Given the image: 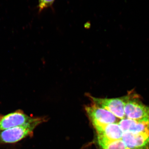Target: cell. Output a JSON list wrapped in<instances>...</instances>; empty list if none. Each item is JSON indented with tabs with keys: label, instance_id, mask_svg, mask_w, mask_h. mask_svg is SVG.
<instances>
[{
	"label": "cell",
	"instance_id": "6da1fadb",
	"mask_svg": "<svg viewBox=\"0 0 149 149\" xmlns=\"http://www.w3.org/2000/svg\"><path fill=\"white\" fill-rule=\"evenodd\" d=\"M46 119V117H38L36 120L27 124L0 131V144L15 143L27 137H32L35 128L45 122Z\"/></svg>",
	"mask_w": 149,
	"mask_h": 149
},
{
	"label": "cell",
	"instance_id": "7a4b0ae2",
	"mask_svg": "<svg viewBox=\"0 0 149 149\" xmlns=\"http://www.w3.org/2000/svg\"><path fill=\"white\" fill-rule=\"evenodd\" d=\"M125 117L136 120H149V106L144 104L136 93L130 91L124 96Z\"/></svg>",
	"mask_w": 149,
	"mask_h": 149
},
{
	"label": "cell",
	"instance_id": "3957f363",
	"mask_svg": "<svg viewBox=\"0 0 149 149\" xmlns=\"http://www.w3.org/2000/svg\"><path fill=\"white\" fill-rule=\"evenodd\" d=\"M85 110L96 130L111 123H118L120 121L109 111L92 104L85 107Z\"/></svg>",
	"mask_w": 149,
	"mask_h": 149
},
{
	"label": "cell",
	"instance_id": "277c9868",
	"mask_svg": "<svg viewBox=\"0 0 149 149\" xmlns=\"http://www.w3.org/2000/svg\"><path fill=\"white\" fill-rule=\"evenodd\" d=\"M87 96L93 104L109 111L120 120L125 118L124 96L114 98H100L93 97L89 94H87Z\"/></svg>",
	"mask_w": 149,
	"mask_h": 149
},
{
	"label": "cell",
	"instance_id": "5b68a950",
	"mask_svg": "<svg viewBox=\"0 0 149 149\" xmlns=\"http://www.w3.org/2000/svg\"><path fill=\"white\" fill-rule=\"evenodd\" d=\"M38 117L29 116L21 109L6 115L0 114V131L32 122Z\"/></svg>",
	"mask_w": 149,
	"mask_h": 149
},
{
	"label": "cell",
	"instance_id": "8992f818",
	"mask_svg": "<svg viewBox=\"0 0 149 149\" xmlns=\"http://www.w3.org/2000/svg\"><path fill=\"white\" fill-rule=\"evenodd\" d=\"M123 132L145 134L149 136V120H136L127 118L118 123Z\"/></svg>",
	"mask_w": 149,
	"mask_h": 149
},
{
	"label": "cell",
	"instance_id": "52a82bcc",
	"mask_svg": "<svg viewBox=\"0 0 149 149\" xmlns=\"http://www.w3.org/2000/svg\"><path fill=\"white\" fill-rule=\"evenodd\" d=\"M121 140L129 149H140L149 146V136L145 134L123 132Z\"/></svg>",
	"mask_w": 149,
	"mask_h": 149
},
{
	"label": "cell",
	"instance_id": "ba28073f",
	"mask_svg": "<svg viewBox=\"0 0 149 149\" xmlns=\"http://www.w3.org/2000/svg\"><path fill=\"white\" fill-rule=\"evenodd\" d=\"M97 138L103 139L108 142L120 140L123 132L118 123H111L102 128L96 130Z\"/></svg>",
	"mask_w": 149,
	"mask_h": 149
},
{
	"label": "cell",
	"instance_id": "9c48e42d",
	"mask_svg": "<svg viewBox=\"0 0 149 149\" xmlns=\"http://www.w3.org/2000/svg\"><path fill=\"white\" fill-rule=\"evenodd\" d=\"M99 146L100 149H129L121 139L110 141Z\"/></svg>",
	"mask_w": 149,
	"mask_h": 149
},
{
	"label": "cell",
	"instance_id": "30bf717a",
	"mask_svg": "<svg viewBox=\"0 0 149 149\" xmlns=\"http://www.w3.org/2000/svg\"><path fill=\"white\" fill-rule=\"evenodd\" d=\"M55 1V0H39L38 8L39 12H41L45 9L51 7L54 3Z\"/></svg>",
	"mask_w": 149,
	"mask_h": 149
},
{
	"label": "cell",
	"instance_id": "8fae6325",
	"mask_svg": "<svg viewBox=\"0 0 149 149\" xmlns=\"http://www.w3.org/2000/svg\"><path fill=\"white\" fill-rule=\"evenodd\" d=\"M148 148H142L140 149H148Z\"/></svg>",
	"mask_w": 149,
	"mask_h": 149
}]
</instances>
